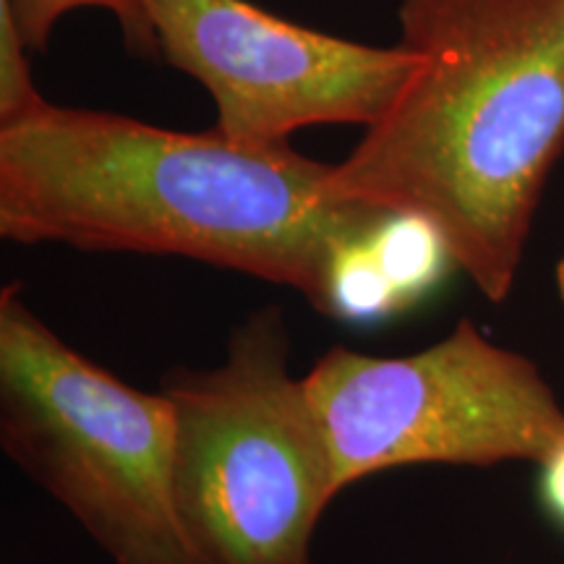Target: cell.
<instances>
[{"mask_svg":"<svg viewBox=\"0 0 564 564\" xmlns=\"http://www.w3.org/2000/svg\"><path fill=\"white\" fill-rule=\"evenodd\" d=\"M400 30L419 66L333 194L426 215L499 303L564 150V0H403Z\"/></svg>","mask_w":564,"mask_h":564,"instance_id":"2","label":"cell"},{"mask_svg":"<svg viewBox=\"0 0 564 564\" xmlns=\"http://www.w3.org/2000/svg\"><path fill=\"white\" fill-rule=\"evenodd\" d=\"M335 165L45 102L0 126V236L186 257L293 288L316 312L337 246L387 209L333 194Z\"/></svg>","mask_w":564,"mask_h":564,"instance_id":"1","label":"cell"},{"mask_svg":"<svg viewBox=\"0 0 564 564\" xmlns=\"http://www.w3.org/2000/svg\"><path fill=\"white\" fill-rule=\"evenodd\" d=\"M369 246L382 264L400 312H411L457 267L442 230L419 212L390 209L369 230Z\"/></svg>","mask_w":564,"mask_h":564,"instance_id":"7","label":"cell"},{"mask_svg":"<svg viewBox=\"0 0 564 564\" xmlns=\"http://www.w3.org/2000/svg\"><path fill=\"white\" fill-rule=\"evenodd\" d=\"M76 9H105L112 11L121 21L126 37H129L139 51H154L150 19H147L141 0H13V13H17L21 37H24L30 51H40L51 40L53 26Z\"/></svg>","mask_w":564,"mask_h":564,"instance_id":"9","label":"cell"},{"mask_svg":"<svg viewBox=\"0 0 564 564\" xmlns=\"http://www.w3.org/2000/svg\"><path fill=\"white\" fill-rule=\"evenodd\" d=\"M154 42L209 89L238 144H285L308 126L369 129L398 100L419 55L295 26L246 0H141Z\"/></svg>","mask_w":564,"mask_h":564,"instance_id":"6","label":"cell"},{"mask_svg":"<svg viewBox=\"0 0 564 564\" xmlns=\"http://www.w3.org/2000/svg\"><path fill=\"white\" fill-rule=\"evenodd\" d=\"M335 489L403 465H541L564 408L539 366L470 319L411 356L329 348L303 377Z\"/></svg>","mask_w":564,"mask_h":564,"instance_id":"5","label":"cell"},{"mask_svg":"<svg viewBox=\"0 0 564 564\" xmlns=\"http://www.w3.org/2000/svg\"><path fill=\"white\" fill-rule=\"evenodd\" d=\"M175 512L199 564H312L337 497L280 308L251 314L215 369L167 373Z\"/></svg>","mask_w":564,"mask_h":564,"instance_id":"3","label":"cell"},{"mask_svg":"<svg viewBox=\"0 0 564 564\" xmlns=\"http://www.w3.org/2000/svg\"><path fill=\"white\" fill-rule=\"evenodd\" d=\"M26 51L13 0H0V126L21 121L47 102L34 87Z\"/></svg>","mask_w":564,"mask_h":564,"instance_id":"10","label":"cell"},{"mask_svg":"<svg viewBox=\"0 0 564 564\" xmlns=\"http://www.w3.org/2000/svg\"><path fill=\"white\" fill-rule=\"evenodd\" d=\"M541 499L556 523L564 525V440L541 463Z\"/></svg>","mask_w":564,"mask_h":564,"instance_id":"11","label":"cell"},{"mask_svg":"<svg viewBox=\"0 0 564 564\" xmlns=\"http://www.w3.org/2000/svg\"><path fill=\"white\" fill-rule=\"evenodd\" d=\"M322 314L361 327L403 314L382 264L373 257L369 232L337 246L329 259Z\"/></svg>","mask_w":564,"mask_h":564,"instance_id":"8","label":"cell"},{"mask_svg":"<svg viewBox=\"0 0 564 564\" xmlns=\"http://www.w3.org/2000/svg\"><path fill=\"white\" fill-rule=\"evenodd\" d=\"M0 447L112 564H199L175 512V413L0 291Z\"/></svg>","mask_w":564,"mask_h":564,"instance_id":"4","label":"cell"},{"mask_svg":"<svg viewBox=\"0 0 564 564\" xmlns=\"http://www.w3.org/2000/svg\"><path fill=\"white\" fill-rule=\"evenodd\" d=\"M554 280H556V293H560V299H562V303H564V257L560 259V264H556Z\"/></svg>","mask_w":564,"mask_h":564,"instance_id":"12","label":"cell"}]
</instances>
